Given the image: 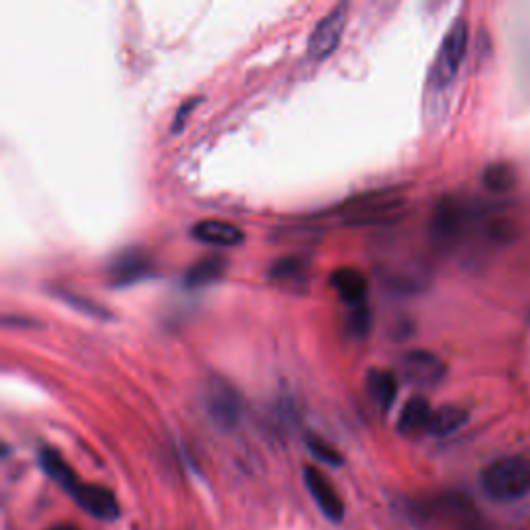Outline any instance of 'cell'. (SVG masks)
<instances>
[{"instance_id": "44dd1931", "label": "cell", "mask_w": 530, "mask_h": 530, "mask_svg": "<svg viewBox=\"0 0 530 530\" xmlns=\"http://www.w3.org/2000/svg\"><path fill=\"white\" fill-rule=\"evenodd\" d=\"M307 448L309 452L315 456V460L328 464V466H342L344 464V456L330 444V441H326L319 435H307Z\"/></svg>"}, {"instance_id": "30bf717a", "label": "cell", "mask_w": 530, "mask_h": 530, "mask_svg": "<svg viewBox=\"0 0 530 530\" xmlns=\"http://www.w3.org/2000/svg\"><path fill=\"white\" fill-rule=\"evenodd\" d=\"M303 481H305L309 495L313 497V502L317 504L319 512L326 516L330 522H336V524L342 522L346 508H344V502H342L340 493L336 491L334 483L315 466H305Z\"/></svg>"}, {"instance_id": "8992f818", "label": "cell", "mask_w": 530, "mask_h": 530, "mask_svg": "<svg viewBox=\"0 0 530 530\" xmlns=\"http://www.w3.org/2000/svg\"><path fill=\"white\" fill-rule=\"evenodd\" d=\"M402 377L415 388H435L448 375V365L429 350H410L400 361Z\"/></svg>"}, {"instance_id": "5b68a950", "label": "cell", "mask_w": 530, "mask_h": 530, "mask_svg": "<svg viewBox=\"0 0 530 530\" xmlns=\"http://www.w3.org/2000/svg\"><path fill=\"white\" fill-rule=\"evenodd\" d=\"M203 406L210 421L222 431H232L243 417V402L239 392L222 379H212L208 388H205Z\"/></svg>"}, {"instance_id": "7402d4cb", "label": "cell", "mask_w": 530, "mask_h": 530, "mask_svg": "<svg viewBox=\"0 0 530 530\" xmlns=\"http://www.w3.org/2000/svg\"><path fill=\"white\" fill-rule=\"evenodd\" d=\"M61 294V299L65 303H69L75 311H81L83 315H90V317H98V319H110V311L104 309L102 305L94 303L92 299H87V297H79V294H73V292H58Z\"/></svg>"}, {"instance_id": "7a4b0ae2", "label": "cell", "mask_w": 530, "mask_h": 530, "mask_svg": "<svg viewBox=\"0 0 530 530\" xmlns=\"http://www.w3.org/2000/svg\"><path fill=\"white\" fill-rule=\"evenodd\" d=\"M410 512L423 522H441L450 530H487L477 508L458 493H448L425 504H412Z\"/></svg>"}, {"instance_id": "6da1fadb", "label": "cell", "mask_w": 530, "mask_h": 530, "mask_svg": "<svg viewBox=\"0 0 530 530\" xmlns=\"http://www.w3.org/2000/svg\"><path fill=\"white\" fill-rule=\"evenodd\" d=\"M485 495L497 504H512L530 495V458L522 454L502 456L481 473Z\"/></svg>"}, {"instance_id": "d4e9b609", "label": "cell", "mask_w": 530, "mask_h": 530, "mask_svg": "<svg viewBox=\"0 0 530 530\" xmlns=\"http://www.w3.org/2000/svg\"><path fill=\"white\" fill-rule=\"evenodd\" d=\"M48 530H79V528L73 526V524H54V526H50Z\"/></svg>"}, {"instance_id": "3957f363", "label": "cell", "mask_w": 530, "mask_h": 530, "mask_svg": "<svg viewBox=\"0 0 530 530\" xmlns=\"http://www.w3.org/2000/svg\"><path fill=\"white\" fill-rule=\"evenodd\" d=\"M468 48V23L466 19H456L439 44L437 56L429 73V85L435 90H446L456 79L460 65Z\"/></svg>"}, {"instance_id": "8fae6325", "label": "cell", "mask_w": 530, "mask_h": 530, "mask_svg": "<svg viewBox=\"0 0 530 530\" xmlns=\"http://www.w3.org/2000/svg\"><path fill=\"white\" fill-rule=\"evenodd\" d=\"M466 216L468 214L464 210V205L458 203L456 199L446 197L444 201H439L431 218L433 239L441 245L456 243L466 226Z\"/></svg>"}, {"instance_id": "ffe728a7", "label": "cell", "mask_w": 530, "mask_h": 530, "mask_svg": "<svg viewBox=\"0 0 530 530\" xmlns=\"http://www.w3.org/2000/svg\"><path fill=\"white\" fill-rule=\"evenodd\" d=\"M305 270L307 265L299 257H282L272 263L270 278L280 284L299 286L301 282H305Z\"/></svg>"}, {"instance_id": "ac0fdd59", "label": "cell", "mask_w": 530, "mask_h": 530, "mask_svg": "<svg viewBox=\"0 0 530 530\" xmlns=\"http://www.w3.org/2000/svg\"><path fill=\"white\" fill-rule=\"evenodd\" d=\"M466 423H468V412L460 406L448 404V406H441V408H433L427 433L433 437H448V435L460 431Z\"/></svg>"}, {"instance_id": "e0dca14e", "label": "cell", "mask_w": 530, "mask_h": 530, "mask_svg": "<svg viewBox=\"0 0 530 530\" xmlns=\"http://www.w3.org/2000/svg\"><path fill=\"white\" fill-rule=\"evenodd\" d=\"M228 268V261L222 255H210L195 261L185 274V286L187 288H203L218 282Z\"/></svg>"}, {"instance_id": "cb8c5ba5", "label": "cell", "mask_w": 530, "mask_h": 530, "mask_svg": "<svg viewBox=\"0 0 530 530\" xmlns=\"http://www.w3.org/2000/svg\"><path fill=\"white\" fill-rule=\"evenodd\" d=\"M199 102H201L199 98H191L189 102H183V106H181L179 110H176V114H174V123H172V133H179V131L185 127L187 116L193 112V108H195Z\"/></svg>"}, {"instance_id": "7c38bea8", "label": "cell", "mask_w": 530, "mask_h": 530, "mask_svg": "<svg viewBox=\"0 0 530 530\" xmlns=\"http://www.w3.org/2000/svg\"><path fill=\"white\" fill-rule=\"evenodd\" d=\"M191 237L203 245L232 249L245 243V232L230 222L201 220L191 228Z\"/></svg>"}, {"instance_id": "5bb4252c", "label": "cell", "mask_w": 530, "mask_h": 530, "mask_svg": "<svg viewBox=\"0 0 530 530\" xmlns=\"http://www.w3.org/2000/svg\"><path fill=\"white\" fill-rule=\"evenodd\" d=\"M433 408L425 396H412L400 410L396 429L404 437H415L419 433H427Z\"/></svg>"}, {"instance_id": "4fadbf2b", "label": "cell", "mask_w": 530, "mask_h": 530, "mask_svg": "<svg viewBox=\"0 0 530 530\" xmlns=\"http://www.w3.org/2000/svg\"><path fill=\"white\" fill-rule=\"evenodd\" d=\"M330 286L338 292V297L352 309L367 305L369 282L365 274L357 268H338L330 276Z\"/></svg>"}, {"instance_id": "603a6c76", "label": "cell", "mask_w": 530, "mask_h": 530, "mask_svg": "<svg viewBox=\"0 0 530 530\" xmlns=\"http://www.w3.org/2000/svg\"><path fill=\"white\" fill-rule=\"evenodd\" d=\"M371 328V313L367 309V305L355 307L348 315V332L357 338H363L369 334Z\"/></svg>"}, {"instance_id": "d6986e66", "label": "cell", "mask_w": 530, "mask_h": 530, "mask_svg": "<svg viewBox=\"0 0 530 530\" xmlns=\"http://www.w3.org/2000/svg\"><path fill=\"white\" fill-rule=\"evenodd\" d=\"M481 181L485 185V189L493 191V193H506L512 191L518 183V174L512 168V164L506 162H493L483 170Z\"/></svg>"}, {"instance_id": "9a60e30c", "label": "cell", "mask_w": 530, "mask_h": 530, "mask_svg": "<svg viewBox=\"0 0 530 530\" xmlns=\"http://www.w3.org/2000/svg\"><path fill=\"white\" fill-rule=\"evenodd\" d=\"M38 464L40 468L46 473V477L50 481H54L58 487H61L65 493H69L77 483V475H75V470L71 468V464L63 458V454L54 450V448H40L38 452Z\"/></svg>"}, {"instance_id": "277c9868", "label": "cell", "mask_w": 530, "mask_h": 530, "mask_svg": "<svg viewBox=\"0 0 530 530\" xmlns=\"http://www.w3.org/2000/svg\"><path fill=\"white\" fill-rule=\"evenodd\" d=\"M404 197L396 191H373L361 197L346 201L338 216L344 224L350 226H365V224H379L388 218L396 216L402 208Z\"/></svg>"}, {"instance_id": "ba28073f", "label": "cell", "mask_w": 530, "mask_h": 530, "mask_svg": "<svg viewBox=\"0 0 530 530\" xmlns=\"http://www.w3.org/2000/svg\"><path fill=\"white\" fill-rule=\"evenodd\" d=\"M73 502L85 512L90 514L96 520H104V522H114L116 518L121 516V508H119V499L116 495L104 487V485H96V483H83L79 481L71 491H69Z\"/></svg>"}, {"instance_id": "52a82bcc", "label": "cell", "mask_w": 530, "mask_h": 530, "mask_svg": "<svg viewBox=\"0 0 530 530\" xmlns=\"http://www.w3.org/2000/svg\"><path fill=\"white\" fill-rule=\"evenodd\" d=\"M346 17H348V5H338L334 7L326 17H323L309 36L307 52L315 61H326L328 56H332L342 40L344 27H346Z\"/></svg>"}, {"instance_id": "2e32d148", "label": "cell", "mask_w": 530, "mask_h": 530, "mask_svg": "<svg viewBox=\"0 0 530 530\" xmlns=\"http://www.w3.org/2000/svg\"><path fill=\"white\" fill-rule=\"evenodd\" d=\"M367 392L377 408L388 410L398 396V377L388 369H371L367 373Z\"/></svg>"}, {"instance_id": "9c48e42d", "label": "cell", "mask_w": 530, "mask_h": 530, "mask_svg": "<svg viewBox=\"0 0 530 530\" xmlns=\"http://www.w3.org/2000/svg\"><path fill=\"white\" fill-rule=\"evenodd\" d=\"M106 274L110 286L125 288L150 278L154 274V261L141 249H127L108 263Z\"/></svg>"}]
</instances>
